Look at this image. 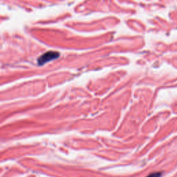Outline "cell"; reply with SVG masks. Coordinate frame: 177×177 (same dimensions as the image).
Wrapping results in <instances>:
<instances>
[{"label":"cell","mask_w":177,"mask_h":177,"mask_svg":"<svg viewBox=\"0 0 177 177\" xmlns=\"http://www.w3.org/2000/svg\"><path fill=\"white\" fill-rule=\"evenodd\" d=\"M161 172H154V173L150 174L147 177H161Z\"/></svg>","instance_id":"obj_2"},{"label":"cell","mask_w":177,"mask_h":177,"mask_svg":"<svg viewBox=\"0 0 177 177\" xmlns=\"http://www.w3.org/2000/svg\"><path fill=\"white\" fill-rule=\"evenodd\" d=\"M60 57V53L57 51H50L46 52L45 53L42 54L37 60V63L39 65L42 66L43 64H46L49 62L55 59H57Z\"/></svg>","instance_id":"obj_1"}]
</instances>
